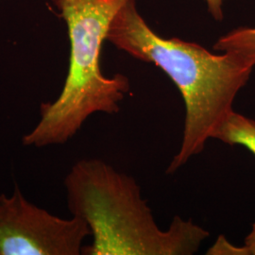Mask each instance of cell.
<instances>
[{
    "label": "cell",
    "mask_w": 255,
    "mask_h": 255,
    "mask_svg": "<svg viewBox=\"0 0 255 255\" xmlns=\"http://www.w3.org/2000/svg\"><path fill=\"white\" fill-rule=\"evenodd\" d=\"M91 236L80 218L62 219L30 202L15 185L0 195V255H79Z\"/></svg>",
    "instance_id": "cell-4"
},
{
    "label": "cell",
    "mask_w": 255,
    "mask_h": 255,
    "mask_svg": "<svg viewBox=\"0 0 255 255\" xmlns=\"http://www.w3.org/2000/svg\"><path fill=\"white\" fill-rule=\"evenodd\" d=\"M106 40L139 61L158 66L182 95L185 119L179 151L167 166L173 174L201 154L230 114L253 70L236 55L213 54L198 44L159 36L127 0L110 24Z\"/></svg>",
    "instance_id": "cell-1"
},
{
    "label": "cell",
    "mask_w": 255,
    "mask_h": 255,
    "mask_svg": "<svg viewBox=\"0 0 255 255\" xmlns=\"http://www.w3.org/2000/svg\"><path fill=\"white\" fill-rule=\"evenodd\" d=\"M213 139L229 146H244L255 156V120L233 111Z\"/></svg>",
    "instance_id": "cell-5"
},
{
    "label": "cell",
    "mask_w": 255,
    "mask_h": 255,
    "mask_svg": "<svg viewBox=\"0 0 255 255\" xmlns=\"http://www.w3.org/2000/svg\"><path fill=\"white\" fill-rule=\"evenodd\" d=\"M68 28L69 68L60 96L40 106L35 127L22 145L42 148L64 145L91 116L115 115L130 89L122 74L101 72V53L113 18L127 0H50Z\"/></svg>",
    "instance_id": "cell-3"
},
{
    "label": "cell",
    "mask_w": 255,
    "mask_h": 255,
    "mask_svg": "<svg viewBox=\"0 0 255 255\" xmlns=\"http://www.w3.org/2000/svg\"><path fill=\"white\" fill-rule=\"evenodd\" d=\"M67 207L90 230L85 255H192L209 232L176 216L160 228L134 178L100 159L75 163L64 182Z\"/></svg>",
    "instance_id": "cell-2"
},
{
    "label": "cell",
    "mask_w": 255,
    "mask_h": 255,
    "mask_svg": "<svg viewBox=\"0 0 255 255\" xmlns=\"http://www.w3.org/2000/svg\"><path fill=\"white\" fill-rule=\"evenodd\" d=\"M244 247L246 248L248 255H255V220L252 225V230L244 240Z\"/></svg>",
    "instance_id": "cell-9"
},
{
    "label": "cell",
    "mask_w": 255,
    "mask_h": 255,
    "mask_svg": "<svg viewBox=\"0 0 255 255\" xmlns=\"http://www.w3.org/2000/svg\"><path fill=\"white\" fill-rule=\"evenodd\" d=\"M209 255H248L246 248L243 246H235L228 239L223 236H219L215 244L207 252Z\"/></svg>",
    "instance_id": "cell-7"
},
{
    "label": "cell",
    "mask_w": 255,
    "mask_h": 255,
    "mask_svg": "<svg viewBox=\"0 0 255 255\" xmlns=\"http://www.w3.org/2000/svg\"><path fill=\"white\" fill-rule=\"evenodd\" d=\"M214 49L228 52L255 68V27H239L220 37Z\"/></svg>",
    "instance_id": "cell-6"
},
{
    "label": "cell",
    "mask_w": 255,
    "mask_h": 255,
    "mask_svg": "<svg viewBox=\"0 0 255 255\" xmlns=\"http://www.w3.org/2000/svg\"><path fill=\"white\" fill-rule=\"evenodd\" d=\"M208 6L210 13L212 16L218 21L223 19V11H222V0H205Z\"/></svg>",
    "instance_id": "cell-8"
}]
</instances>
